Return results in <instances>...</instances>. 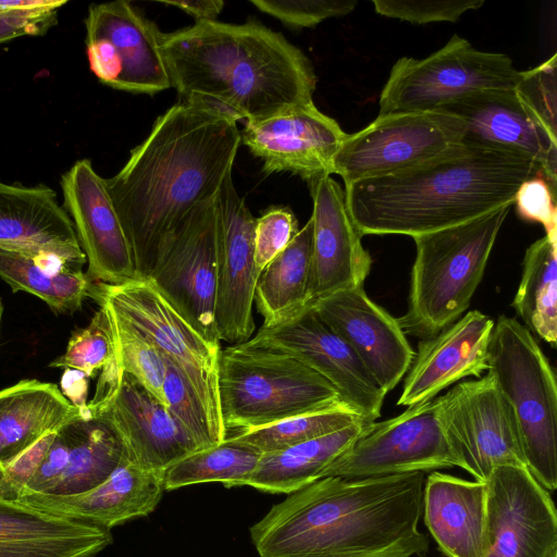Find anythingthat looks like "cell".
Returning a JSON list of instances; mask_svg holds the SVG:
<instances>
[{"mask_svg":"<svg viewBox=\"0 0 557 557\" xmlns=\"http://www.w3.org/2000/svg\"><path fill=\"white\" fill-rule=\"evenodd\" d=\"M239 145L235 120L178 101L158 116L124 166L104 178L138 278L148 277L160 244L219 194Z\"/></svg>","mask_w":557,"mask_h":557,"instance_id":"obj_1","label":"cell"},{"mask_svg":"<svg viewBox=\"0 0 557 557\" xmlns=\"http://www.w3.org/2000/svg\"><path fill=\"white\" fill-rule=\"evenodd\" d=\"M424 472L325 476L287 494L249 528L259 557H424Z\"/></svg>","mask_w":557,"mask_h":557,"instance_id":"obj_2","label":"cell"},{"mask_svg":"<svg viewBox=\"0 0 557 557\" xmlns=\"http://www.w3.org/2000/svg\"><path fill=\"white\" fill-rule=\"evenodd\" d=\"M161 52L180 102L257 122L313 102L311 61L280 33L249 21H214L162 34Z\"/></svg>","mask_w":557,"mask_h":557,"instance_id":"obj_3","label":"cell"},{"mask_svg":"<svg viewBox=\"0 0 557 557\" xmlns=\"http://www.w3.org/2000/svg\"><path fill=\"white\" fill-rule=\"evenodd\" d=\"M537 174L541 168L524 157L462 143L419 166L344 190L362 236L413 238L513 203L520 185Z\"/></svg>","mask_w":557,"mask_h":557,"instance_id":"obj_4","label":"cell"},{"mask_svg":"<svg viewBox=\"0 0 557 557\" xmlns=\"http://www.w3.org/2000/svg\"><path fill=\"white\" fill-rule=\"evenodd\" d=\"M512 205L413 237L408 307L397 319L406 335L430 338L468 309Z\"/></svg>","mask_w":557,"mask_h":557,"instance_id":"obj_5","label":"cell"},{"mask_svg":"<svg viewBox=\"0 0 557 557\" xmlns=\"http://www.w3.org/2000/svg\"><path fill=\"white\" fill-rule=\"evenodd\" d=\"M218 393L227 435L347 407L329 381L297 358L247 342L221 348Z\"/></svg>","mask_w":557,"mask_h":557,"instance_id":"obj_6","label":"cell"},{"mask_svg":"<svg viewBox=\"0 0 557 557\" xmlns=\"http://www.w3.org/2000/svg\"><path fill=\"white\" fill-rule=\"evenodd\" d=\"M487 372L509 404L533 478L549 493L557 487V384L531 331L500 315L488 344Z\"/></svg>","mask_w":557,"mask_h":557,"instance_id":"obj_7","label":"cell"},{"mask_svg":"<svg viewBox=\"0 0 557 557\" xmlns=\"http://www.w3.org/2000/svg\"><path fill=\"white\" fill-rule=\"evenodd\" d=\"M88 297L175 363L201 401L212 426L225 438L218 393L221 346L207 342L147 278L120 285L92 283Z\"/></svg>","mask_w":557,"mask_h":557,"instance_id":"obj_8","label":"cell"},{"mask_svg":"<svg viewBox=\"0 0 557 557\" xmlns=\"http://www.w3.org/2000/svg\"><path fill=\"white\" fill-rule=\"evenodd\" d=\"M521 71L498 52L475 49L455 34L426 58H400L379 100V115L434 111L482 90L511 89Z\"/></svg>","mask_w":557,"mask_h":557,"instance_id":"obj_9","label":"cell"},{"mask_svg":"<svg viewBox=\"0 0 557 557\" xmlns=\"http://www.w3.org/2000/svg\"><path fill=\"white\" fill-rule=\"evenodd\" d=\"M219 194L199 205L159 246L147 280L210 344L215 326Z\"/></svg>","mask_w":557,"mask_h":557,"instance_id":"obj_10","label":"cell"},{"mask_svg":"<svg viewBox=\"0 0 557 557\" xmlns=\"http://www.w3.org/2000/svg\"><path fill=\"white\" fill-rule=\"evenodd\" d=\"M462 468L445 432L440 396L369 423L321 478H371Z\"/></svg>","mask_w":557,"mask_h":557,"instance_id":"obj_11","label":"cell"},{"mask_svg":"<svg viewBox=\"0 0 557 557\" xmlns=\"http://www.w3.org/2000/svg\"><path fill=\"white\" fill-rule=\"evenodd\" d=\"M466 126L441 110L377 115L348 134L333 160L345 185L400 173L462 144Z\"/></svg>","mask_w":557,"mask_h":557,"instance_id":"obj_12","label":"cell"},{"mask_svg":"<svg viewBox=\"0 0 557 557\" xmlns=\"http://www.w3.org/2000/svg\"><path fill=\"white\" fill-rule=\"evenodd\" d=\"M84 23L89 67L101 84L150 96L172 88L161 52L163 33L132 2L92 3Z\"/></svg>","mask_w":557,"mask_h":557,"instance_id":"obj_13","label":"cell"},{"mask_svg":"<svg viewBox=\"0 0 557 557\" xmlns=\"http://www.w3.org/2000/svg\"><path fill=\"white\" fill-rule=\"evenodd\" d=\"M120 435L128 460L143 469L165 471L205 447L141 383L115 359L101 370L97 391L87 404Z\"/></svg>","mask_w":557,"mask_h":557,"instance_id":"obj_14","label":"cell"},{"mask_svg":"<svg viewBox=\"0 0 557 557\" xmlns=\"http://www.w3.org/2000/svg\"><path fill=\"white\" fill-rule=\"evenodd\" d=\"M440 399L447 437L474 480L485 482L500 466L527 467L511 408L490 372Z\"/></svg>","mask_w":557,"mask_h":557,"instance_id":"obj_15","label":"cell"},{"mask_svg":"<svg viewBox=\"0 0 557 557\" xmlns=\"http://www.w3.org/2000/svg\"><path fill=\"white\" fill-rule=\"evenodd\" d=\"M288 354L322 375L342 401L368 422L381 417L385 398L355 350L314 312L311 305L293 317L261 326L246 341Z\"/></svg>","mask_w":557,"mask_h":557,"instance_id":"obj_16","label":"cell"},{"mask_svg":"<svg viewBox=\"0 0 557 557\" xmlns=\"http://www.w3.org/2000/svg\"><path fill=\"white\" fill-rule=\"evenodd\" d=\"M485 483L484 557H552L557 552L552 494L527 467H497Z\"/></svg>","mask_w":557,"mask_h":557,"instance_id":"obj_17","label":"cell"},{"mask_svg":"<svg viewBox=\"0 0 557 557\" xmlns=\"http://www.w3.org/2000/svg\"><path fill=\"white\" fill-rule=\"evenodd\" d=\"M63 209L86 256L92 283L137 280L132 248L106 186L90 159L77 160L61 176Z\"/></svg>","mask_w":557,"mask_h":557,"instance_id":"obj_18","label":"cell"},{"mask_svg":"<svg viewBox=\"0 0 557 557\" xmlns=\"http://www.w3.org/2000/svg\"><path fill=\"white\" fill-rule=\"evenodd\" d=\"M313 102L271 117L245 122L240 143L262 161L265 174L289 172L309 182L333 174V160L347 137Z\"/></svg>","mask_w":557,"mask_h":557,"instance_id":"obj_19","label":"cell"},{"mask_svg":"<svg viewBox=\"0 0 557 557\" xmlns=\"http://www.w3.org/2000/svg\"><path fill=\"white\" fill-rule=\"evenodd\" d=\"M220 236L215 326L221 341L240 344L255 331L252 305L259 272L255 262V222L237 194L232 174L219 191Z\"/></svg>","mask_w":557,"mask_h":557,"instance_id":"obj_20","label":"cell"},{"mask_svg":"<svg viewBox=\"0 0 557 557\" xmlns=\"http://www.w3.org/2000/svg\"><path fill=\"white\" fill-rule=\"evenodd\" d=\"M437 110L454 114L465 123L463 144L532 160L557 191V138L523 103L515 88L478 91Z\"/></svg>","mask_w":557,"mask_h":557,"instance_id":"obj_21","label":"cell"},{"mask_svg":"<svg viewBox=\"0 0 557 557\" xmlns=\"http://www.w3.org/2000/svg\"><path fill=\"white\" fill-rule=\"evenodd\" d=\"M311 307L355 350L385 394L396 387L414 351L398 320L371 300L364 286L319 298Z\"/></svg>","mask_w":557,"mask_h":557,"instance_id":"obj_22","label":"cell"},{"mask_svg":"<svg viewBox=\"0 0 557 557\" xmlns=\"http://www.w3.org/2000/svg\"><path fill=\"white\" fill-rule=\"evenodd\" d=\"M312 198V259L309 283L310 304L333 293L362 287L372 258L362 246L345 190L324 175L308 182Z\"/></svg>","mask_w":557,"mask_h":557,"instance_id":"obj_23","label":"cell"},{"mask_svg":"<svg viewBox=\"0 0 557 557\" xmlns=\"http://www.w3.org/2000/svg\"><path fill=\"white\" fill-rule=\"evenodd\" d=\"M494 322L471 310L436 335L421 339L397 405L410 407L428 401L461 379L482 376L487 371Z\"/></svg>","mask_w":557,"mask_h":557,"instance_id":"obj_24","label":"cell"},{"mask_svg":"<svg viewBox=\"0 0 557 557\" xmlns=\"http://www.w3.org/2000/svg\"><path fill=\"white\" fill-rule=\"evenodd\" d=\"M164 471L143 469L125 458L98 486L75 495L22 494L36 510L108 530L153 512L164 493Z\"/></svg>","mask_w":557,"mask_h":557,"instance_id":"obj_25","label":"cell"},{"mask_svg":"<svg viewBox=\"0 0 557 557\" xmlns=\"http://www.w3.org/2000/svg\"><path fill=\"white\" fill-rule=\"evenodd\" d=\"M422 515L446 557H484L485 482L432 471L424 481Z\"/></svg>","mask_w":557,"mask_h":557,"instance_id":"obj_26","label":"cell"},{"mask_svg":"<svg viewBox=\"0 0 557 557\" xmlns=\"http://www.w3.org/2000/svg\"><path fill=\"white\" fill-rule=\"evenodd\" d=\"M111 530L0 498V557H96Z\"/></svg>","mask_w":557,"mask_h":557,"instance_id":"obj_27","label":"cell"},{"mask_svg":"<svg viewBox=\"0 0 557 557\" xmlns=\"http://www.w3.org/2000/svg\"><path fill=\"white\" fill-rule=\"evenodd\" d=\"M0 243L37 246L84 265L73 223L46 185L26 187L0 182Z\"/></svg>","mask_w":557,"mask_h":557,"instance_id":"obj_28","label":"cell"},{"mask_svg":"<svg viewBox=\"0 0 557 557\" xmlns=\"http://www.w3.org/2000/svg\"><path fill=\"white\" fill-rule=\"evenodd\" d=\"M83 417L57 384L22 380L0 391V471L46 435Z\"/></svg>","mask_w":557,"mask_h":557,"instance_id":"obj_29","label":"cell"},{"mask_svg":"<svg viewBox=\"0 0 557 557\" xmlns=\"http://www.w3.org/2000/svg\"><path fill=\"white\" fill-rule=\"evenodd\" d=\"M82 264L41 247L0 243V277L15 292H26L57 313L81 309L92 282Z\"/></svg>","mask_w":557,"mask_h":557,"instance_id":"obj_30","label":"cell"},{"mask_svg":"<svg viewBox=\"0 0 557 557\" xmlns=\"http://www.w3.org/2000/svg\"><path fill=\"white\" fill-rule=\"evenodd\" d=\"M369 423H356L283 450L262 454L245 486L287 495L321 479L325 468L355 442Z\"/></svg>","mask_w":557,"mask_h":557,"instance_id":"obj_31","label":"cell"},{"mask_svg":"<svg viewBox=\"0 0 557 557\" xmlns=\"http://www.w3.org/2000/svg\"><path fill=\"white\" fill-rule=\"evenodd\" d=\"M312 220L298 231L287 247L260 272L253 302L262 326L284 321L310 306Z\"/></svg>","mask_w":557,"mask_h":557,"instance_id":"obj_32","label":"cell"},{"mask_svg":"<svg viewBox=\"0 0 557 557\" xmlns=\"http://www.w3.org/2000/svg\"><path fill=\"white\" fill-rule=\"evenodd\" d=\"M71 445L64 470L44 495L67 496L87 492L103 481L128 458L114 428L91 414L70 422Z\"/></svg>","mask_w":557,"mask_h":557,"instance_id":"obj_33","label":"cell"},{"mask_svg":"<svg viewBox=\"0 0 557 557\" xmlns=\"http://www.w3.org/2000/svg\"><path fill=\"white\" fill-rule=\"evenodd\" d=\"M530 331L553 347L557 342V232L528 247L521 280L512 301Z\"/></svg>","mask_w":557,"mask_h":557,"instance_id":"obj_34","label":"cell"},{"mask_svg":"<svg viewBox=\"0 0 557 557\" xmlns=\"http://www.w3.org/2000/svg\"><path fill=\"white\" fill-rule=\"evenodd\" d=\"M261 455L246 444L225 438L221 444L198 450L166 468L164 490L208 482H220L227 488L245 486Z\"/></svg>","mask_w":557,"mask_h":557,"instance_id":"obj_35","label":"cell"},{"mask_svg":"<svg viewBox=\"0 0 557 557\" xmlns=\"http://www.w3.org/2000/svg\"><path fill=\"white\" fill-rule=\"evenodd\" d=\"M368 422L347 407L302 414L259 429L227 435L261 454L275 453L325 436L356 423Z\"/></svg>","mask_w":557,"mask_h":557,"instance_id":"obj_36","label":"cell"},{"mask_svg":"<svg viewBox=\"0 0 557 557\" xmlns=\"http://www.w3.org/2000/svg\"><path fill=\"white\" fill-rule=\"evenodd\" d=\"M109 317L112 323L117 366L134 376L165 406L163 354L137 331L116 320L110 313Z\"/></svg>","mask_w":557,"mask_h":557,"instance_id":"obj_37","label":"cell"},{"mask_svg":"<svg viewBox=\"0 0 557 557\" xmlns=\"http://www.w3.org/2000/svg\"><path fill=\"white\" fill-rule=\"evenodd\" d=\"M114 359L112 323L108 311L100 306L86 327L72 333L64 354L49 366L78 370L90 379Z\"/></svg>","mask_w":557,"mask_h":557,"instance_id":"obj_38","label":"cell"},{"mask_svg":"<svg viewBox=\"0 0 557 557\" xmlns=\"http://www.w3.org/2000/svg\"><path fill=\"white\" fill-rule=\"evenodd\" d=\"M164 360L163 396L169 411L205 448L221 444L225 438L212 426L201 401L182 371L168 357L164 356Z\"/></svg>","mask_w":557,"mask_h":557,"instance_id":"obj_39","label":"cell"},{"mask_svg":"<svg viewBox=\"0 0 557 557\" xmlns=\"http://www.w3.org/2000/svg\"><path fill=\"white\" fill-rule=\"evenodd\" d=\"M516 92L523 103L557 138V55L542 64L521 71Z\"/></svg>","mask_w":557,"mask_h":557,"instance_id":"obj_40","label":"cell"},{"mask_svg":"<svg viewBox=\"0 0 557 557\" xmlns=\"http://www.w3.org/2000/svg\"><path fill=\"white\" fill-rule=\"evenodd\" d=\"M264 12L289 27H314L324 20L339 17L355 10L358 2L331 0H250Z\"/></svg>","mask_w":557,"mask_h":557,"instance_id":"obj_41","label":"cell"},{"mask_svg":"<svg viewBox=\"0 0 557 557\" xmlns=\"http://www.w3.org/2000/svg\"><path fill=\"white\" fill-rule=\"evenodd\" d=\"M376 13L413 24L456 22L469 11L483 5L484 0H373Z\"/></svg>","mask_w":557,"mask_h":557,"instance_id":"obj_42","label":"cell"},{"mask_svg":"<svg viewBox=\"0 0 557 557\" xmlns=\"http://www.w3.org/2000/svg\"><path fill=\"white\" fill-rule=\"evenodd\" d=\"M298 222L288 208L271 207L255 222V262L260 272L298 233Z\"/></svg>","mask_w":557,"mask_h":557,"instance_id":"obj_43","label":"cell"},{"mask_svg":"<svg viewBox=\"0 0 557 557\" xmlns=\"http://www.w3.org/2000/svg\"><path fill=\"white\" fill-rule=\"evenodd\" d=\"M556 197L543 174H537L520 185L513 203L521 219L541 223L550 233L557 232Z\"/></svg>","mask_w":557,"mask_h":557,"instance_id":"obj_44","label":"cell"},{"mask_svg":"<svg viewBox=\"0 0 557 557\" xmlns=\"http://www.w3.org/2000/svg\"><path fill=\"white\" fill-rule=\"evenodd\" d=\"M57 432L42 437L34 446L14 459L4 470L0 471L1 498L14 500L20 496L40 466Z\"/></svg>","mask_w":557,"mask_h":557,"instance_id":"obj_45","label":"cell"},{"mask_svg":"<svg viewBox=\"0 0 557 557\" xmlns=\"http://www.w3.org/2000/svg\"><path fill=\"white\" fill-rule=\"evenodd\" d=\"M59 10L0 13V45L23 36H42L57 23Z\"/></svg>","mask_w":557,"mask_h":557,"instance_id":"obj_46","label":"cell"},{"mask_svg":"<svg viewBox=\"0 0 557 557\" xmlns=\"http://www.w3.org/2000/svg\"><path fill=\"white\" fill-rule=\"evenodd\" d=\"M88 380L89 377L82 371L64 369L60 381L62 394L79 409L83 417L91 416L87 406Z\"/></svg>","mask_w":557,"mask_h":557,"instance_id":"obj_47","label":"cell"},{"mask_svg":"<svg viewBox=\"0 0 557 557\" xmlns=\"http://www.w3.org/2000/svg\"><path fill=\"white\" fill-rule=\"evenodd\" d=\"M160 3L178 8L194 16L196 22L214 21L224 7V2L220 0L160 1Z\"/></svg>","mask_w":557,"mask_h":557,"instance_id":"obj_48","label":"cell"},{"mask_svg":"<svg viewBox=\"0 0 557 557\" xmlns=\"http://www.w3.org/2000/svg\"><path fill=\"white\" fill-rule=\"evenodd\" d=\"M67 0H0V13L60 10Z\"/></svg>","mask_w":557,"mask_h":557,"instance_id":"obj_49","label":"cell"},{"mask_svg":"<svg viewBox=\"0 0 557 557\" xmlns=\"http://www.w3.org/2000/svg\"><path fill=\"white\" fill-rule=\"evenodd\" d=\"M2 312H3V307H2V301L0 299V324H1V319H2Z\"/></svg>","mask_w":557,"mask_h":557,"instance_id":"obj_50","label":"cell"},{"mask_svg":"<svg viewBox=\"0 0 557 557\" xmlns=\"http://www.w3.org/2000/svg\"><path fill=\"white\" fill-rule=\"evenodd\" d=\"M552 557H557V552H556V553H554Z\"/></svg>","mask_w":557,"mask_h":557,"instance_id":"obj_51","label":"cell"},{"mask_svg":"<svg viewBox=\"0 0 557 557\" xmlns=\"http://www.w3.org/2000/svg\"><path fill=\"white\" fill-rule=\"evenodd\" d=\"M1 498V497H0Z\"/></svg>","mask_w":557,"mask_h":557,"instance_id":"obj_52","label":"cell"}]
</instances>
